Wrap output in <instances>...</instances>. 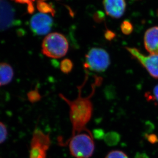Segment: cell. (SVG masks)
I'll return each mask as SVG.
<instances>
[{"instance_id":"obj_1","label":"cell","mask_w":158,"mask_h":158,"mask_svg":"<svg viewBox=\"0 0 158 158\" xmlns=\"http://www.w3.org/2000/svg\"><path fill=\"white\" fill-rule=\"evenodd\" d=\"M88 73H86L83 83L77 87L78 96L76 99L71 101L63 94H59L60 98L68 104L69 107V118L73 127L72 135L88 130L86 126L91 119L93 113L91 98L94 94L96 87L102 83V78L95 76L94 83L91 84L90 94L87 97H83L82 89L88 80Z\"/></svg>"},{"instance_id":"obj_2","label":"cell","mask_w":158,"mask_h":158,"mask_svg":"<svg viewBox=\"0 0 158 158\" xmlns=\"http://www.w3.org/2000/svg\"><path fill=\"white\" fill-rule=\"evenodd\" d=\"M67 143L70 154L76 158H89L94 151L93 135L89 130L72 135Z\"/></svg>"},{"instance_id":"obj_3","label":"cell","mask_w":158,"mask_h":158,"mask_svg":"<svg viewBox=\"0 0 158 158\" xmlns=\"http://www.w3.org/2000/svg\"><path fill=\"white\" fill-rule=\"evenodd\" d=\"M69 43L62 34L53 32L46 36L43 41L42 52L46 56L53 59L62 58L69 50Z\"/></svg>"},{"instance_id":"obj_4","label":"cell","mask_w":158,"mask_h":158,"mask_svg":"<svg viewBox=\"0 0 158 158\" xmlns=\"http://www.w3.org/2000/svg\"><path fill=\"white\" fill-rule=\"evenodd\" d=\"M110 64V55L104 49L98 47L91 48L85 56L84 67L93 72H103Z\"/></svg>"},{"instance_id":"obj_5","label":"cell","mask_w":158,"mask_h":158,"mask_svg":"<svg viewBox=\"0 0 158 158\" xmlns=\"http://www.w3.org/2000/svg\"><path fill=\"white\" fill-rule=\"evenodd\" d=\"M50 145L48 135L36 130L31 142V158H46L47 151Z\"/></svg>"},{"instance_id":"obj_6","label":"cell","mask_w":158,"mask_h":158,"mask_svg":"<svg viewBox=\"0 0 158 158\" xmlns=\"http://www.w3.org/2000/svg\"><path fill=\"white\" fill-rule=\"evenodd\" d=\"M126 48L130 54L145 68L151 76L154 78H158V55L146 56L135 48L126 47Z\"/></svg>"},{"instance_id":"obj_7","label":"cell","mask_w":158,"mask_h":158,"mask_svg":"<svg viewBox=\"0 0 158 158\" xmlns=\"http://www.w3.org/2000/svg\"><path fill=\"white\" fill-rule=\"evenodd\" d=\"M53 20L48 14L38 13L31 18V29L38 35H44L48 34L52 29Z\"/></svg>"},{"instance_id":"obj_8","label":"cell","mask_w":158,"mask_h":158,"mask_svg":"<svg viewBox=\"0 0 158 158\" xmlns=\"http://www.w3.org/2000/svg\"><path fill=\"white\" fill-rule=\"evenodd\" d=\"M15 20V12L10 4L6 0H0V31L12 26Z\"/></svg>"},{"instance_id":"obj_9","label":"cell","mask_w":158,"mask_h":158,"mask_svg":"<svg viewBox=\"0 0 158 158\" xmlns=\"http://www.w3.org/2000/svg\"><path fill=\"white\" fill-rule=\"evenodd\" d=\"M104 6L107 15L114 18H119L124 13L125 0H104Z\"/></svg>"},{"instance_id":"obj_10","label":"cell","mask_w":158,"mask_h":158,"mask_svg":"<svg viewBox=\"0 0 158 158\" xmlns=\"http://www.w3.org/2000/svg\"><path fill=\"white\" fill-rule=\"evenodd\" d=\"M145 47L151 55H158V27H152L146 31L144 35Z\"/></svg>"},{"instance_id":"obj_11","label":"cell","mask_w":158,"mask_h":158,"mask_svg":"<svg viewBox=\"0 0 158 158\" xmlns=\"http://www.w3.org/2000/svg\"><path fill=\"white\" fill-rule=\"evenodd\" d=\"M14 75V70L10 65L5 63H0V86L9 83Z\"/></svg>"},{"instance_id":"obj_12","label":"cell","mask_w":158,"mask_h":158,"mask_svg":"<svg viewBox=\"0 0 158 158\" xmlns=\"http://www.w3.org/2000/svg\"><path fill=\"white\" fill-rule=\"evenodd\" d=\"M46 0H38L37 4V8L40 12L46 14H52L54 15L55 10L52 6L46 2Z\"/></svg>"},{"instance_id":"obj_13","label":"cell","mask_w":158,"mask_h":158,"mask_svg":"<svg viewBox=\"0 0 158 158\" xmlns=\"http://www.w3.org/2000/svg\"><path fill=\"white\" fill-rule=\"evenodd\" d=\"M120 135L114 131L108 132L104 137L105 143L109 146H114L117 144L120 141Z\"/></svg>"},{"instance_id":"obj_14","label":"cell","mask_w":158,"mask_h":158,"mask_svg":"<svg viewBox=\"0 0 158 158\" xmlns=\"http://www.w3.org/2000/svg\"><path fill=\"white\" fill-rule=\"evenodd\" d=\"M73 63L69 59H65L61 61L60 69L63 73L68 74L72 72L73 69Z\"/></svg>"},{"instance_id":"obj_15","label":"cell","mask_w":158,"mask_h":158,"mask_svg":"<svg viewBox=\"0 0 158 158\" xmlns=\"http://www.w3.org/2000/svg\"><path fill=\"white\" fill-rule=\"evenodd\" d=\"M17 3H21L26 5L27 6V10L30 14H32L35 10V5L34 3L35 0H14Z\"/></svg>"},{"instance_id":"obj_16","label":"cell","mask_w":158,"mask_h":158,"mask_svg":"<svg viewBox=\"0 0 158 158\" xmlns=\"http://www.w3.org/2000/svg\"><path fill=\"white\" fill-rule=\"evenodd\" d=\"M121 29L123 34L129 35L133 31V26L129 21H125L121 25Z\"/></svg>"},{"instance_id":"obj_17","label":"cell","mask_w":158,"mask_h":158,"mask_svg":"<svg viewBox=\"0 0 158 158\" xmlns=\"http://www.w3.org/2000/svg\"><path fill=\"white\" fill-rule=\"evenodd\" d=\"M105 158H128V157L122 151H113L109 152Z\"/></svg>"},{"instance_id":"obj_18","label":"cell","mask_w":158,"mask_h":158,"mask_svg":"<svg viewBox=\"0 0 158 158\" xmlns=\"http://www.w3.org/2000/svg\"><path fill=\"white\" fill-rule=\"evenodd\" d=\"M7 135V131L6 126L0 122V144L6 140Z\"/></svg>"},{"instance_id":"obj_19","label":"cell","mask_w":158,"mask_h":158,"mask_svg":"<svg viewBox=\"0 0 158 158\" xmlns=\"http://www.w3.org/2000/svg\"><path fill=\"white\" fill-rule=\"evenodd\" d=\"M146 97L149 100H155L158 102V85L154 88L152 94H146Z\"/></svg>"},{"instance_id":"obj_20","label":"cell","mask_w":158,"mask_h":158,"mask_svg":"<svg viewBox=\"0 0 158 158\" xmlns=\"http://www.w3.org/2000/svg\"><path fill=\"white\" fill-rule=\"evenodd\" d=\"M28 96L29 100L31 101V102L37 101L41 98V96L40 95L38 92L37 91H31V93H29Z\"/></svg>"},{"instance_id":"obj_21","label":"cell","mask_w":158,"mask_h":158,"mask_svg":"<svg viewBox=\"0 0 158 158\" xmlns=\"http://www.w3.org/2000/svg\"><path fill=\"white\" fill-rule=\"evenodd\" d=\"M94 135L96 138L101 139L105 136L103 131L102 129H96L94 132Z\"/></svg>"},{"instance_id":"obj_22","label":"cell","mask_w":158,"mask_h":158,"mask_svg":"<svg viewBox=\"0 0 158 158\" xmlns=\"http://www.w3.org/2000/svg\"><path fill=\"white\" fill-rule=\"evenodd\" d=\"M135 158H149L145 153H138L136 154Z\"/></svg>"},{"instance_id":"obj_23","label":"cell","mask_w":158,"mask_h":158,"mask_svg":"<svg viewBox=\"0 0 158 158\" xmlns=\"http://www.w3.org/2000/svg\"><path fill=\"white\" fill-rule=\"evenodd\" d=\"M105 36H106V39L110 40L113 39V38H114V35L113 34V32H111V31H107L106 34Z\"/></svg>"},{"instance_id":"obj_24","label":"cell","mask_w":158,"mask_h":158,"mask_svg":"<svg viewBox=\"0 0 158 158\" xmlns=\"http://www.w3.org/2000/svg\"></svg>"}]
</instances>
